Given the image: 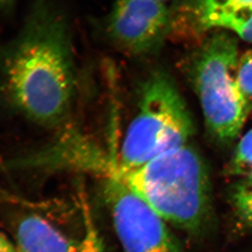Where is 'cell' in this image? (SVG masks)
I'll list each match as a JSON object with an SVG mask.
<instances>
[{"label": "cell", "mask_w": 252, "mask_h": 252, "mask_svg": "<svg viewBox=\"0 0 252 252\" xmlns=\"http://www.w3.org/2000/svg\"><path fill=\"white\" fill-rule=\"evenodd\" d=\"M238 60L236 39L225 33H216L196 52L191 67L206 127L223 142L238 135L250 110L237 82Z\"/></svg>", "instance_id": "obj_4"}, {"label": "cell", "mask_w": 252, "mask_h": 252, "mask_svg": "<svg viewBox=\"0 0 252 252\" xmlns=\"http://www.w3.org/2000/svg\"><path fill=\"white\" fill-rule=\"evenodd\" d=\"M202 28H223L238 34L241 39L252 43V7L221 11L199 17Z\"/></svg>", "instance_id": "obj_8"}, {"label": "cell", "mask_w": 252, "mask_h": 252, "mask_svg": "<svg viewBox=\"0 0 252 252\" xmlns=\"http://www.w3.org/2000/svg\"><path fill=\"white\" fill-rule=\"evenodd\" d=\"M0 252H20L15 245L3 233H0Z\"/></svg>", "instance_id": "obj_14"}, {"label": "cell", "mask_w": 252, "mask_h": 252, "mask_svg": "<svg viewBox=\"0 0 252 252\" xmlns=\"http://www.w3.org/2000/svg\"><path fill=\"white\" fill-rule=\"evenodd\" d=\"M248 7H252V0H200L197 9L200 17L212 12Z\"/></svg>", "instance_id": "obj_12"}, {"label": "cell", "mask_w": 252, "mask_h": 252, "mask_svg": "<svg viewBox=\"0 0 252 252\" xmlns=\"http://www.w3.org/2000/svg\"><path fill=\"white\" fill-rule=\"evenodd\" d=\"M170 12L165 2L156 0H117L107 22L110 38L133 54L158 49L166 34Z\"/></svg>", "instance_id": "obj_6"}, {"label": "cell", "mask_w": 252, "mask_h": 252, "mask_svg": "<svg viewBox=\"0 0 252 252\" xmlns=\"http://www.w3.org/2000/svg\"><path fill=\"white\" fill-rule=\"evenodd\" d=\"M233 201L238 216L252 227V177L247 178L236 188Z\"/></svg>", "instance_id": "obj_10"}, {"label": "cell", "mask_w": 252, "mask_h": 252, "mask_svg": "<svg viewBox=\"0 0 252 252\" xmlns=\"http://www.w3.org/2000/svg\"><path fill=\"white\" fill-rule=\"evenodd\" d=\"M156 1H159V2H166V1H168V0H156Z\"/></svg>", "instance_id": "obj_15"}, {"label": "cell", "mask_w": 252, "mask_h": 252, "mask_svg": "<svg viewBox=\"0 0 252 252\" xmlns=\"http://www.w3.org/2000/svg\"><path fill=\"white\" fill-rule=\"evenodd\" d=\"M232 173L243 177H252V128L241 138L232 160Z\"/></svg>", "instance_id": "obj_9"}, {"label": "cell", "mask_w": 252, "mask_h": 252, "mask_svg": "<svg viewBox=\"0 0 252 252\" xmlns=\"http://www.w3.org/2000/svg\"><path fill=\"white\" fill-rule=\"evenodd\" d=\"M104 176L105 197L124 252H180L166 222L123 184Z\"/></svg>", "instance_id": "obj_5"}, {"label": "cell", "mask_w": 252, "mask_h": 252, "mask_svg": "<svg viewBox=\"0 0 252 252\" xmlns=\"http://www.w3.org/2000/svg\"><path fill=\"white\" fill-rule=\"evenodd\" d=\"M236 78L239 90L251 108L252 107V51L244 54L238 60Z\"/></svg>", "instance_id": "obj_11"}, {"label": "cell", "mask_w": 252, "mask_h": 252, "mask_svg": "<svg viewBox=\"0 0 252 252\" xmlns=\"http://www.w3.org/2000/svg\"><path fill=\"white\" fill-rule=\"evenodd\" d=\"M90 212L85 204V233L80 239L68 238L39 216H25L16 229L18 250L20 252H103Z\"/></svg>", "instance_id": "obj_7"}, {"label": "cell", "mask_w": 252, "mask_h": 252, "mask_svg": "<svg viewBox=\"0 0 252 252\" xmlns=\"http://www.w3.org/2000/svg\"><path fill=\"white\" fill-rule=\"evenodd\" d=\"M63 0H29L15 34L0 41V88L25 114L60 119L75 88V51Z\"/></svg>", "instance_id": "obj_1"}, {"label": "cell", "mask_w": 252, "mask_h": 252, "mask_svg": "<svg viewBox=\"0 0 252 252\" xmlns=\"http://www.w3.org/2000/svg\"><path fill=\"white\" fill-rule=\"evenodd\" d=\"M19 0H0V16L8 18L14 15Z\"/></svg>", "instance_id": "obj_13"}, {"label": "cell", "mask_w": 252, "mask_h": 252, "mask_svg": "<svg viewBox=\"0 0 252 252\" xmlns=\"http://www.w3.org/2000/svg\"><path fill=\"white\" fill-rule=\"evenodd\" d=\"M193 125L185 100L170 75L156 70L141 88L138 111L128 125L119 155L121 167L143 165L189 144Z\"/></svg>", "instance_id": "obj_3"}, {"label": "cell", "mask_w": 252, "mask_h": 252, "mask_svg": "<svg viewBox=\"0 0 252 252\" xmlns=\"http://www.w3.org/2000/svg\"><path fill=\"white\" fill-rule=\"evenodd\" d=\"M98 168L97 173L123 184L166 223L193 231L207 216L208 173L201 156L189 144L137 167H121L102 158Z\"/></svg>", "instance_id": "obj_2"}]
</instances>
